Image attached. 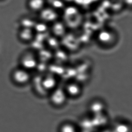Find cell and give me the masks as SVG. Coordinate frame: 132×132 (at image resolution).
<instances>
[{
    "label": "cell",
    "mask_w": 132,
    "mask_h": 132,
    "mask_svg": "<svg viewBox=\"0 0 132 132\" xmlns=\"http://www.w3.org/2000/svg\"><path fill=\"white\" fill-rule=\"evenodd\" d=\"M45 3V0H30L29 6L32 11H41L44 8Z\"/></svg>",
    "instance_id": "10"
},
{
    "label": "cell",
    "mask_w": 132,
    "mask_h": 132,
    "mask_svg": "<svg viewBox=\"0 0 132 132\" xmlns=\"http://www.w3.org/2000/svg\"><path fill=\"white\" fill-rule=\"evenodd\" d=\"M68 97L64 88L58 86L50 92V102L56 107H61L64 105Z\"/></svg>",
    "instance_id": "1"
},
{
    "label": "cell",
    "mask_w": 132,
    "mask_h": 132,
    "mask_svg": "<svg viewBox=\"0 0 132 132\" xmlns=\"http://www.w3.org/2000/svg\"><path fill=\"white\" fill-rule=\"evenodd\" d=\"M11 78L16 84L24 85L30 81L31 75L29 71L21 67L13 70L11 74Z\"/></svg>",
    "instance_id": "2"
},
{
    "label": "cell",
    "mask_w": 132,
    "mask_h": 132,
    "mask_svg": "<svg viewBox=\"0 0 132 132\" xmlns=\"http://www.w3.org/2000/svg\"><path fill=\"white\" fill-rule=\"evenodd\" d=\"M40 16L42 19L45 21L52 22L57 18V14L53 9L51 8H43L41 11Z\"/></svg>",
    "instance_id": "7"
},
{
    "label": "cell",
    "mask_w": 132,
    "mask_h": 132,
    "mask_svg": "<svg viewBox=\"0 0 132 132\" xmlns=\"http://www.w3.org/2000/svg\"><path fill=\"white\" fill-rule=\"evenodd\" d=\"M34 37V32L31 28H23L19 33V38L23 42H30Z\"/></svg>",
    "instance_id": "8"
},
{
    "label": "cell",
    "mask_w": 132,
    "mask_h": 132,
    "mask_svg": "<svg viewBox=\"0 0 132 132\" xmlns=\"http://www.w3.org/2000/svg\"><path fill=\"white\" fill-rule=\"evenodd\" d=\"M64 88L68 97H78L80 96L82 93L81 85L76 81H71L68 82Z\"/></svg>",
    "instance_id": "5"
},
{
    "label": "cell",
    "mask_w": 132,
    "mask_h": 132,
    "mask_svg": "<svg viewBox=\"0 0 132 132\" xmlns=\"http://www.w3.org/2000/svg\"><path fill=\"white\" fill-rule=\"evenodd\" d=\"M22 24L23 26V28H31L32 26L35 25L34 23L32 22V20L29 19H24L22 21Z\"/></svg>",
    "instance_id": "12"
},
{
    "label": "cell",
    "mask_w": 132,
    "mask_h": 132,
    "mask_svg": "<svg viewBox=\"0 0 132 132\" xmlns=\"http://www.w3.org/2000/svg\"><path fill=\"white\" fill-rule=\"evenodd\" d=\"M77 9L74 8H69L65 11L66 16H71L75 15L77 13Z\"/></svg>",
    "instance_id": "13"
},
{
    "label": "cell",
    "mask_w": 132,
    "mask_h": 132,
    "mask_svg": "<svg viewBox=\"0 0 132 132\" xmlns=\"http://www.w3.org/2000/svg\"><path fill=\"white\" fill-rule=\"evenodd\" d=\"M105 109V105L102 102L100 101H95L93 102L90 106V111L95 115L103 113Z\"/></svg>",
    "instance_id": "9"
},
{
    "label": "cell",
    "mask_w": 132,
    "mask_h": 132,
    "mask_svg": "<svg viewBox=\"0 0 132 132\" xmlns=\"http://www.w3.org/2000/svg\"><path fill=\"white\" fill-rule=\"evenodd\" d=\"M54 7H55V8H61V7L62 6V2L60 1H55L53 2Z\"/></svg>",
    "instance_id": "15"
},
{
    "label": "cell",
    "mask_w": 132,
    "mask_h": 132,
    "mask_svg": "<svg viewBox=\"0 0 132 132\" xmlns=\"http://www.w3.org/2000/svg\"><path fill=\"white\" fill-rule=\"evenodd\" d=\"M60 132H76L75 126L70 123H65L61 125L60 128Z\"/></svg>",
    "instance_id": "11"
},
{
    "label": "cell",
    "mask_w": 132,
    "mask_h": 132,
    "mask_svg": "<svg viewBox=\"0 0 132 132\" xmlns=\"http://www.w3.org/2000/svg\"><path fill=\"white\" fill-rule=\"evenodd\" d=\"M114 35L112 32L106 30L101 31L98 34V42L104 45H109L114 42Z\"/></svg>",
    "instance_id": "6"
},
{
    "label": "cell",
    "mask_w": 132,
    "mask_h": 132,
    "mask_svg": "<svg viewBox=\"0 0 132 132\" xmlns=\"http://www.w3.org/2000/svg\"><path fill=\"white\" fill-rule=\"evenodd\" d=\"M42 88L45 93L51 92L58 86L57 79L52 74H47L40 80Z\"/></svg>",
    "instance_id": "4"
},
{
    "label": "cell",
    "mask_w": 132,
    "mask_h": 132,
    "mask_svg": "<svg viewBox=\"0 0 132 132\" xmlns=\"http://www.w3.org/2000/svg\"><path fill=\"white\" fill-rule=\"evenodd\" d=\"M20 63L22 68L29 71L37 68L38 64L37 58L31 52L26 53L22 56Z\"/></svg>",
    "instance_id": "3"
},
{
    "label": "cell",
    "mask_w": 132,
    "mask_h": 132,
    "mask_svg": "<svg viewBox=\"0 0 132 132\" xmlns=\"http://www.w3.org/2000/svg\"><path fill=\"white\" fill-rule=\"evenodd\" d=\"M64 1H65L66 2H70L73 1V0H64Z\"/></svg>",
    "instance_id": "16"
},
{
    "label": "cell",
    "mask_w": 132,
    "mask_h": 132,
    "mask_svg": "<svg viewBox=\"0 0 132 132\" xmlns=\"http://www.w3.org/2000/svg\"><path fill=\"white\" fill-rule=\"evenodd\" d=\"M45 26H45L43 23H38L37 24H35L34 27L37 31L39 32H43L45 30V29H46V27H45Z\"/></svg>",
    "instance_id": "14"
}]
</instances>
